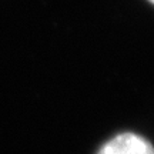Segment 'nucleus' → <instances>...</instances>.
Returning a JSON list of instances; mask_svg holds the SVG:
<instances>
[{
    "label": "nucleus",
    "instance_id": "f257e3e1",
    "mask_svg": "<svg viewBox=\"0 0 154 154\" xmlns=\"http://www.w3.org/2000/svg\"><path fill=\"white\" fill-rule=\"evenodd\" d=\"M97 154H154V147L147 138L136 133H121L104 143Z\"/></svg>",
    "mask_w": 154,
    "mask_h": 154
},
{
    "label": "nucleus",
    "instance_id": "f03ea898",
    "mask_svg": "<svg viewBox=\"0 0 154 154\" xmlns=\"http://www.w3.org/2000/svg\"><path fill=\"white\" fill-rule=\"evenodd\" d=\"M150 3H151V5H154V0H149Z\"/></svg>",
    "mask_w": 154,
    "mask_h": 154
}]
</instances>
